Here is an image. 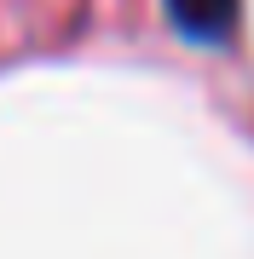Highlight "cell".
I'll return each instance as SVG.
<instances>
[{
    "instance_id": "obj_1",
    "label": "cell",
    "mask_w": 254,
    "mask_h": 259,
    "mask_svg": "<svg viewBox=\"0 0 254 259\" xmlns=\"http://www.w3.org/2000/svg\"><path fill=\"white\" fill-rule=\"evenodd\" d=\"M168 18L191 40H226L237 29V0H168Z\"/></svg>"
}]
</instances>
